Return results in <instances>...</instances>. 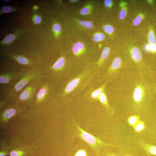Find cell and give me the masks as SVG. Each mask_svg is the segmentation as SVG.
Instances as JSON below:
<instances>
[{"mask_svg":"<svg viewBox=\"0 0 156 156\" xmlns=\"http://www.w3.org/2000/svg\"><path fill=\"white\" fill-rule=\"evenodd\" d=\"M122 65L121 59L119 57L115 58L112 64L109 68L108 71V73L109 75H112L118 71L121 67Z\"/></svg>","mask_w":156,"mask_h":156,"instance_id":"obj_6","label":"cell"},{"mask_svg":"<svg viewBox=\"0 0 156 156\" xmlns=\"http://www.w3.org/2000/svg\"><path fill=\"white\" fill-rule=\"evenodd\" d=\"M80 23L84 27L89 29L92 28L93 26L92 23L89 21H81Z\"/></svg>","mask_w":156,"mask_h":156,"instance_id":"obj_21","label":"cell"},{"mask_svg":"<svg viewBox=\"0 0 156 156\" xmlns=\"http://www.w3.org/2000/svg\"><path fill=\"white\" fill-rule=\"evenodd\" d=\"M16 60L19 64L21 65H27L29 63L28 60L23 56H19L17 57Z\"/></svg>","mask_w":156,"mask_h":156,"instance_id":"obj_20","label":"cell"},{"mask_svg":"<svg viewBox=\"0 0 156 156\" xmlns=\"http://www.w3.org/2000/svg\"><path fill=\"white\" fill-rule=\"evenodd\" d=\"M41 77L34 80L27 84L19 96L20 100L23 101L27 100L35 95L42 84Z\"/></svg>","mask_w":156,"mask_h":156,"instance_id":"obj_3","label":"cell"},{"mask_svg":"<svg viewBox=\"0 0 156 156\" xmlns=\"http://www.w3.org/2000/svg\"><path fill=\"white\" fill-rule=\"evenodd\" d=\"M54 30L56 33H59L61 30V27L60 25L58 24H55L53 27Z\"/></svg>","mask_w":156,"mask_h":156,"instance_id":"obj_28","label":"cell"},{"mask_svg":"<svg viewBox=\"0 0 156 156\" xmlns=\"http://www.w3.org/2000/svg\"><path fill=\"white\" fill-rule=\"evenodd\" d=\"M41 20V17L40 16H37L35 19L34 22L35 24H38L40 23Z\"/></svg>","mask_w":156,"mask_h":156,"instance_id":"obj_32","label":"cell"},{"mask_svg":"<svg viewBox=\"0 0 156 156\" xmlns=\"http://www.w3.org/2000/svg\"><path fill=\"white\" fill-rule=\"evenodd\" d=\"M3 1L5 2H8L10 1Z\"/></svg>","mask_w":156,"mask_h":156,"instance_id":"obj_39","label":"cell"},{"mask_svg":"<svg viewBox=\"0 0 156 156\" xmlns=\"http://www.w3.org/2000/svg\"><path fill=\"white\" fill-rule=\"evenodd\" d=\"M142 146L149 156H156V147L151 145L142 143Z\"/></svg>","mask_w":156,"mask_h":156,"instance_id":"obj_9","label":"cell"},{"mask_svg":"<svg viewBox=\"0 0 156 156\" xmlns=\"http://www.w3.org/2000/svg\"><path fill=\"white\" fill-rule=\"evenodd\" d=\"M106 84V83H105L101 87L92 93V96L93 98H97L99 97L101 94L104 91Z\"/></svg>","mask_w":156,"mask_h":156,"instance_id":"obj_15","label":"cell"},{"mask_svg":"<svg viewBox=\"0 0 156 156\" xmlns=\"http://www.w3.org/2000/svg\"><path fill=\"white\" fill-rule=\"evenodd\" d=\"M2 12L5 13H10L12 11V8L10 6H4L1 9Z\"/></svg>","mask_w":156,"mask_h":156,"instance_id":"obj_26","label":"cell"},{"mask_svg":"<svg viewBox=\"0 0 156 156\" xmlns=\"http://www.w3.org/2000/svg\"><path fill=\"white\" fill-rule=\"evenodd\" d=\"M41 76L40 71L36 69L23 71L20 80L9 89L7 94L10 97L15 96L27 85Z\"/></svg>","mask_w":156,"mask_h":156,"instance_id":"obj_2","label":"cell"},{"mask_svg":"<svg viewBox=\"0 0 156 156\" xmlns=\"http://www.w3.org/2000/svg\"><path fill=\"white\" fill-rule=\"evenodd\" d=\"M110 52V48L108 47L105 48L103 50L100 59L98 64L100 65L102 62L107 58Z\"/></svg>","mask_w":156,"mask_h":156,"instance_id":"obj_14","label":"cell"},{"mask_svg":"<svg viewBox=\"0 0 156 156\" xmlns=\"http://www.w3.org/2000/svg\"><path fill=\"white\" fill-rule=\"evenodd\" d=\"M148 40L149 43L152 45H155L156 43V39L153 31L150 30L148 34Z\"/></svg>","mask_w":156,"mask_h":156,"instance_id":"obj_16","label":"cell"},{"mask_svg":"<svg viewBox=\"0 0 156 156\" xmlns=\"http://www.w3.org/2000/svg\"><path fill=\"white\" fill-rule=\"evenodd\" d=\"M145 50L147 52H149L150 50V46H147L145 47Z\"/></svg>","mask_w":156,"mask_h":156,"instance_id":"obj_36","label":"cell"},{"mask_svg":"<svg viewBox=\"0 0 156 156\" xmlns=\"http://www.w3.org/2000/svg\"><path fill=\"white\" fill-rule=\"evenodd\" d=\"M70 1L72 2H76V1H76V0H75V1H72V0H71V1Z\"/></svg>","mask_w":156,"mask_h":156,"instance_id":"obj_37","label":"cell"},{"mask_svg":"<svg viewBox=\"0 0 156 156\" xmlns=\"http://www.w3.org/2000/svg\"><path fill=\"white\" fill-rule=\"evenodd\" d=\"M142 17L140 15H138L133 21V24L136 26L138 25L142 20Z\"/></svg>","mask_w":156,"mask_h":156,"instance_id":"obj_25","label":"cell"},{"mask_svg":"<svg viewBox=\"0 0 156 156\" xmlns=\"http://www.w3.org/2000/svg\"><path fill=\"white\" fill-rule=\"evenodd\" d=\"M11 156H19V154L16 151H13L10 153Z\"/></svg>","mask_w":156,"mask_h":156,"instance_id":"obj_34","label":"cell"},{"mask_svg":"<svg viewBox=\"0 0 156 156\" xmlns=\"http://www.w3.org/2000/svg\"><path fill=\"white\" fill-rule=\"evenodd\" d=\"M132 58L135 62H139L142 60V53L140 50L137 47L134 48L131 52Z\"/></svg>","mask_w":156,"mask_h":156,"instance_id":"obj_7","label":"cell"},{"mask_svg":"<svg viewBox=\"0 0 156 156\" xmlns=\"http://www.w3.org/2000/svg\"><path fill=\"white\" fill-rule=\"evenodd\" d=\"M77 127L81 132V136L83 139L90 145L96 147L99 145H104L101 141L94 136L84 131L79 127Z\"/></svg>","mask_w":156,"mask_h":156,"instance_id":"obj_4","label":"cell"},{"mask_svg":"<svg viewBox=\"0 0 156 156\" xmlns=\"http://www.w3.org/2000/svg\"><path fill=\"white\" fill-rule=\"evenodd\" d=\"M112 4V1L111 0H106L104 2V4L106 7H110Z\"/></svg>","mask_w":156,"mask_h":156,"instance_id":"obj_31","label":"cell"},{"mask_svg":"<svg viewBox=\"0 0 156 156\" xmlns=\"http://www.w3.org/2000/svg\"><path fill=\"white\" fill-rule=\"evenodd\" d=\"M127 15V11L125 9H123L120 11L119 18L121 19H123Z\"/></svg>","mask_w":156,"mask_h":156,"instance_id":"obj_27","label":"cell"},{"mask_svg":"<svg viewBox=\"0 0 156 156\" xmlns=\"http://www.w3.org/2000/svg\"><path fill=\"white\" fill-rule=\"evenodd\" d=\"M150 50L152 52H156V46L155 45H152L150 46Z\"/></svg>","mask_w":156,"mask_h":156,"instance_id":"obj_33","label":"cell"},{"mask_svg":"<svg viewBox=\"0 0 156 156\" xmlns=\"http://www.w3.org/2000/svg\"><path fill=\"white\" fill-rule=\"evenodd\" d=\"M0 156H5L3 154H1Z\"/></svg>","mask_w":156,"mask_h":156,"instance_id":"obj_38","label":"cell"},{"mask_svg":"<svg viewBox=\"0 0 156 156\" xmlns=\"http://www.w3.org/2000/svg\"><path fill=\"white\" fill-rule=\"evenodd\" d=\"M16 110L13 108H10L6 110L4 113L5 117L9 119L13 116L16 113Z\"/></svg>","mask_w":156,"mask_h":156,"instance_id":"obj_18","label":"cell"},{"mask_svg":"<svg viewBox=\"0 0 156 156\" xmlns=\"http://www.w3.org/2000/svg\"><path fill=\"white\" fill-rule=\"evenodd\" d=\"M135 130L137 132H140L145 128L144 124L143 122H139L135 126Z\"/></svg>","mask_w":156,"mask_h":156,"instance_id":"obj_23","label":"cell"},{"mask_svg":"<svg viewBox=\"0 0 156 156\" xmlns=\"http://www.w3.org/2000/svg\"><path fill=\"white\" fill-rule=\"evenodd\" d=\"M104 29L106 33L110 34L112 33L114 31L113 27L110 25L105 26L104 28Z\"/></svg>","mask_w":156,"mask_h":156,"instance_id":"obj_24","label":"cell"},{"mask_svg":"<svg viewBox=\"0 0 156 156\" xmlns=\"http://www.w3.org/2000/svg\"><path fill=\"white\" fill-rule=\"evenodd\" d=\"M48 90L49 88L47 85L45 84L42 85L37 94V99L38 100H41L45 97L48 95Z\"/></svg>","mask_w":156,"mask_h":156,"instance_id":"obj_8","label":"cell"},{"mask_svg":"<svg viewBox=\"0 0 156 156\" xmlns=\"http://www.w3.org/2000/svg\"><path fill=\"white\" fill-rule=\"evenodd\" d=\"M15 39L14 36L12 34L7 35L3 41L4 43L5 44H9L13 41Z\"/></svg>","mask_w":156,"mask_h":156,"instance_id":"obj_22","label":"cell"},{"mask_svg":"<svg viewBox=\"0 0 156 156\" xmlns=\"http://www.w3.org/2000/svg\"><path fill=\"white\" fill-rule=\"evenodd\" d=\"M100 102L108 110H110V106L108 103L106 95L103 91L99 97Z\"/></svg>","mask_w":156,"mask_h":156,"instance_id":"obj_12","label":"cell"},{"mask_svg":"<svg viewBox=\"0 0 156 156\" xmlns=\"http://www.w3.org/2000/svg\"><path fill=\"white\" fill-rule=\"evenodd\" d=\"M152 87L147 84L137 82L135 85L133 94L134 105L137 108H140L145 104L149 103L152 99Z\"/></svg>","mask_w":156,"mask_h":156,"instance_id":"obj_1","label":"cell"},{"mask_svg":"<svg viewBox=\"0 0 156 156\" xmlns=\"http://www.w3.org/2000/svg\"><path fill=\"white\" fill-rule=\"evenodd\" d=\"M65 62V60L64 57L59 58L55 63L53 65V68L55 70H59L64 65Z\"/></svg>","mask_w":156,"mask_h":156,"instance_id":"obj_13","label":"cell"},{"mask_svg":"<svg viewBox=\"0 0 156 156\" xmlns=\"http://www.w3.org/2000/svg\"><path fill=\"white\" fill-rule=\"evenodd\" d=\"M128 122L131 125L135 126L139 122V117L136 115L132 116L129 118Z\"/></svg>","mask_w":156,"mask_h":156,"instance_id":"obj_17","label":"cell"},{"mask_svg":"<svg viewBox=\"0 0 156 156\" xmlns=\"http://www.w3.org/2000/svg\"><path fill=\"white\" fill-rule=\"evenodd\" d=\"M105 38V36L102 33L96 34L93 37V40L95 42L103 41Z\"/></svg>","mask_w":156,"mask_h":156,"instance_id":"obj_19","label":"cell"},{"mask_svg":"<svg viewBox=\"0 0 156 156\" xmlns=\"http://www.w3.org/2000/svg\"><path fill=\"white\" fill-rule=\"evenodd\" d=\"M89 10L87 7H84L82 9L80 13L83 15H87L89 13Z\"/></svg>","mask_w":156,"mask_h":156,"instance_id":"obj_30","label":"cell"},{"mask_svg":"<svg viewBox=\"0 0 156 156\" xmlns=\"http://www.w3.org/2000/svg\"><path fill=\"white\" fill-rule=\"evenodd\" d=\"M153 92H156V84L152 87Z\"/></svg>","mask_w":156,"mask_h":156,"instance_id":"obj_35","label":"cell"},{"mask_svg":"<svg viewBox=\"0 0 156 156\" xmlns=\"http://www.w3.org/2000/svg\"><path fill=\"white\" fill-rule=\"evenodd\" d=\"M80 81V78H77L71 81L66 88L65 93H68L72 91L78 85Z\"/></svg>","mask_w":156,"mask_h":156,"instance_id":"obj_10","label":"cell"},{"mask_svg":"<svg viewBox=\"0 0 156 156\" xmlns=\"http://www.w3.org/2000/svg\"><path fill=\"white\" fill-rule=\"evenodd\" d=\"M84 48V44L81 42L76 43L72 48L73 53L75 55H78L82 52Z\"/></svg>","mask_w":156,"mask_h":156,"instance_id":"obj_11","label":"cell"},{"mask_svg":"<svg viewBox=\"0 0 156 156\" xmlns=\"http://www.w3.org/2000/svg\"><path fill=\"white\" fill-rule=\"evenodd\" d=\"M22 73L23 71H22L17 72L2 74L0 76V83L1 84H7L16 80L21 77Z\"/></svg>","mask_w":156,"mask_h":156,"instance_id":"obj_5","label":"cell"},{"mask_svg":"<svg viewBox=\"0 0 156 156\" xmlns=\"http://www.w3.org/2000/svg\"><path fill=\"white\" fill-rule=\"evenodd\" d=\"M37 7H35L34 8L35 9H37Z\"/></svg>","mask_w":156,"mask_h":156,"instance_id":"obj_40","label":"cell"},{"mask_svg":"<svg viewBox=\"0 0 156 156\" xmlns=\"http://www.w3.org/2000/svg\"><path fill=\"white\" fill-rule=\"evenodd\" d=\"M75 156H86V153L84 150H79L76 153Z\"/></svg>","mask_w":156,"mask_h":156,"instance_id":"obj_29","label":"cell"}]
</instances>
